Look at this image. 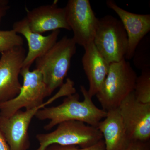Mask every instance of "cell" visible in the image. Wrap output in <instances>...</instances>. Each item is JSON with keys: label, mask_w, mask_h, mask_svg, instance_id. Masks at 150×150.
Returning <instances> with one entry per match:
<instances>
[{"label": "cell", "mask_w": 150, "mask_h": 150, "mask_svg": "<svg viewBox=\"0 0 150 150\" xmlns=\"http://www.w3.org/2000/svg\"><path fill=\"white\" fill-rule=\"evenodd\" d=\"M137 77L125 59L110 64L102 87L96 95L102 109L108 111L118 108L123 100L134 92Z\"/></svg>", "instance_id": "cell-3"}, {"label": "cell", "mask_w": 150, "mask_h": 150, "mask_svg": "<svg viewBox=\"0 0 150 150\" xmlns=\"http://www.w3.org/2000/svg\"><path fill=\"white\" fill-rule=\"evenodd\" d=\"M82 63L88 79V90L91 96H96L102 87L109 71L110 64L100 54L93 42L84 47Z\"/></svg>", "instance_id": "cell-14"}, {"label": "cell", "mask_w": 150, "mask_h": 150, "mask_svg": "<svg viewBox=\"0 0 150 150\" xmlns=\"http://www.w3.org/2000/svg\"><path fill=\"white\" fill-rule=\"evenodd\" d=\"M105 150H126L131 140L118 108L107 111V115L98 124Z\"/></svg>", "instance_id": "cell-15"}, {"label": "cell", "mask_w": 150, "mask_h": 150, "mask_svg": "<svg viewBox=\"0 0 150 150\" xmlns=\"http://www.w3.org/2000/svg\"><path fill=\"white\" fill-rule=\"evenodd\" d=\"M25 18L30 29L36 33L41 34L61 28L71 30L67 23L64 8L58 7L55 4L27 11Z\"/></svg>", "instance_id": "cell-12"}, {"label": "cell", "mask_w": 150, "mask_h": 150, "mask_svg": "<svg viewBox=\"0 0 150 150\" xmlns=\"http://www.w3.org/2000/svg\"><path fill=\"white\" fill-rule=\"evenodd\" d=\"M36 138L39 146L35 150H46L53 144L88 147L103 139V136L98 128L81 121H70L60 123L50 133L37 134Z\"/></svg>", "instance_id": "cell-4"}, {"label": "cell", "mask_w": 150, "mask_h": 150, "mask_svg": "<svg viewBox=\"0 0 150 150\" xmlns=\"http://www.w3.org/2000/svg\"><path fill=\"white\" fill-rule=\"evenodd\" d=\"M0 150H11L5 139L0 133Z\"/></svg>", "instance_id": "cell-20"}, {"label": "cell", "mask_w": 150, "mask_h": 150, "mask_svg": "<svg viewBox=\"0 0 150 150\" xmlns=\"http://www.w3.org/2000/svg\"><path fill=\"white\" fill-rule=\"evenodd\" d=\"M7 7L6 6L4 2L0 1V22L1 18L4 15V13L7 9Z\"/></svg>", "instance_id": "cell-21"}, {"label": "cell", "mask_w": 150, "mask_h": 150, "mask_svg": "<svg viewBox=\"0 0 150 150\" xmlns=\"http://www.w3.org/2000/svg\"><path fill=\"white\" fill-rule=\"evenodd\" d=\"M46 150H105V145L103 139L91 146L79 149L76 146H61L53 144L48 146Z\"/></svg>", "instance_id": "cell-18"}, {"label": "cell", "mask_w": 150, "mask_h": 150, "mask_svg": "<svg viewBox=\"0 0 150 150\" xmlns=\"http://www.w3.org/2000/svg\"><path fill=\"white\" fill-rule=\"evenodd\" d=\"M76 51V44L72 38L64 36L35 60V69L42 74L50 94L64 84Z\"/></svg>", "instance_id": "cell-2"}, {"label": "cell", "mask_w": 150, "mask_h": 150, "mask_svg": "<svg viewBox=\"0 0 150 150\" xmlns=\"http://www.w3.org/2000/svg\"><path fill=\"white\" fill-rule=\"evenodd\" d=\"M93 43L109 64L125 59L128 49L127 33L120 20L110 15L99 19Z\"/></svg>", "instance_id": "cell-5"}, {"label": "cell", "mask_w": 150, "mask_h": 150, "mask_svg": "<svg viewBox=\"0 0 150 150\" xmlns=\"http://www.w3.org/2000/svg\"><path fill=\"white\" fill-rule=\"evenodd\" d=\"M126 150H150V142L131 141Z\"/></svg>", "instance_id": "cell-19"}, {"label": "cell", "mask_w": 150, "mask_h": 150, "mask_svg": "<svg viewBox=\"0 0 150 150\" xmlns=\"http://www.w3.org/2000/svg\"><path fill=\"white\" fill-rule=\"evenodd\" d=\"M26 56L23 46L1 54L0 59V103L13 99L20 91L19 75Z\"/></svg>", "instance_id": "cell-10"}, {"label": "cell", "mask_w": 150, "mask_h": 150, "mask_svg": "<svg viewBox=\"0 0 150 150\" xmlns=\"http://www.w3.org/2000/svg\"><path fill=\"white\" fill-rule=\"evenodd\" d=\"M13 30L17 33L23 35L27 40L28 51L25 58L22 69H30L37 58L42 56L57 41L60 30H54L47 36L33 32L26 18L14 23Z\"/></svg>", "instance_id": "cell-13"}, {"label": "cell", "mask_w": 150, "mask_h": 150, "mask_svg": "<svg viewBox=\"0 0 150 150\" xmlns=\"http://www.w3.org/2000/svg\"><path fill=\"white\" fill-rule=\"evenodd\" d=\"M80 88L83 101H80L79 95L76 93L67 96L59 105L45 107L37 111L35 117L38 119L50 120L44 126V130L50 131L60 123L70 121H81L97 128L100 122L106 117L107 111L94 104L92 97L84 86Z\"/></svg>", "instance_id": "cell-1"}, {"label": "cell", "mask_w": 150, "mask_h": 150, "mask_svg": "<svg viewBox=\"0 0 150 150\" xmlns=\"http://www.w3.org/2000/svg\"><path fill=\"white\" fill-rule=\"evenodd\" d=\"M134 93L136 99L143 103H150V68L142 70L137 77Z\"/></svg>", "instance_id": "cell-16"}, {"label": "cell", "mask_w": 150, "mask_h": 150, "mask_svg": "<svg viewBox=\"0 0 150 150\" xmlns=\"http://www.w3.org/2000/svg\"><path fill=\"white\" fill-rule=\"evenodd\" d=\"M23 40L14 30H0V53L6 52L18 46H23Z\"/></svg>", "instance_id": "cell-17"}, {"label": "cell", "mask_w": 150, "mask_h": 150, "mask_svg": "<svg viewBox=\"0 0 150 150\" xmlns=\"http://www.w3.org/2000/svg\"><path fill=\"white\" fill-rule=\"evenodd\" d=\"M127 134L131 141L150 140V103L138 101L134 92L118 107Z\"/></svg>", "instance_id": "cell-9"}, {"label": "cell", "mask_w": 150, "mask_h": 150, "mask_svg": "<svg viewBox=\"0 0 150 150\" xmlns=\"http://www.w3.org/2000/svg\"><path fill=\"white\" fill-rule=\"evenodd\" d=\"M68 24L76 44L84 47L93 42L99 19L89 0H69L64 8Z\"/></svg>", "instance_id": "cell-8"}, {"label": "cell", "mask_w": 150, "mask_h": 150, "mask_svg": "<svg viewBox=\"0 0 150 150\" xmlns=\"http://www.w3.org/2000/svg\"><path fill=\"white\" fill-rule=\"evenodd\" d=\"M67 90L61 88L59 91L42 105L29 110H19L9 117L0 115V133L11 150H28L30 146L28 130L37 111L56 99L67 96Z\"/></svg>", "instance_id": "cell-7"}, {"label": "cell", "mask_w": 150, "mask_h": 150, "mask_svg": "<svg viewBox=\"0 0 150 150\" xmlns=\"http://www.w3.org/2000/svg\"><path fill=\"white\" fill-rule=\"evenodd\" d=\"M106 5L117 14L125 28L128 45L125 59L133 58L137 46L150 31V15L132 13L120 7L112 0H108Z\"/></svg>", "instance_id": "cell-11"}, {"label": "cell", "mask_w": 150, "mask_h": 150, "mask_svg": "<svg viewBox=\"0 0 150 150\" xmlns=\"http://www.w3.org/2000/svg\"><path fill=\"white\" fill-rule=\"evenodd\" d=\"M20 74L23 79L20 91L13 99L0 103L1 115L9 117L22 108L29 110L38 107L44 103L46 98L51 95L38 70L22 69Z\"/></svg>", "instance_id": "cell-6"}]
</instances>
